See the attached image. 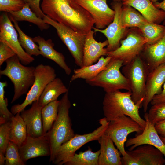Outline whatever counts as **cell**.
Returning <instances> with one entry per match:
<instances>
[{
  "label": "cell",
  "instance_id": "obj_22",
  "mask_svg": "<svg viewBox=\"0 0 165 165\" xmlns=\"http://www.w3.org/2000/svg\"><path fill=\"white\" fill-rule=\"evenodd\" d=\"M140 56L146 64L149 72L165 63V34L157 42L146 44Z\"/></svg>",
  "mask_w": 165,
  "mask_h": 165
},
{
  "label": "cell",
  "instance_id": "obj_2",
  "mask_svg": "<svg viewBox=\"0 0 165 165\" xmlns=\"http://www.w3.org/2000/svg\"><path fill=\"white\" fill-rule=\"evenodd\" d=\"M131 93L117 90L106 93L103 101L105 117L109 122L117 117L125 115L130 117L144 128L146 122L141 118L139 109L140 104H135L131 98Z\"/></svg>",
  "mask_w": 165,
  "mask_h": 165
},
{
  "label": "cell",
  "instance_id": "obj_23",
  "mask_svg": "<svg viewBox=\"0 0 165 165\" xmlns=\"http://www.w3.org/2000/svg\"><path fill=\"white\" fill-rule=\"evenodd\" d=\"M97 141L100 145L98 165H122L121 154L108 135L104 134Z\"/></svg>",
  "mask_w": 165,
  "mask_h": 165
},
{
  "label": "cell",
  "instance_id": "obj_11",
  "mask_svg": "<svg viewBox=\"0 0 165 165\" xmlns=\"http://www.w3.org/2000/svg\"><path fill=\"white\" fill-rule=\"evenodd\" d=\"M147 42L139 33L130 31L126 38L121 41L120 46L114 51L108 52L107 56L121 60L123 66L140 56Z\"/></svg>",
  "mask_w": 165,
  "mask_h": 165
},
{
  "label": "cell",
  "instance_id": "obj_21",
  "mask_svg": "<svg viewBox=\"0 0 165 165\" xmlns=\"http://www.w3.org/2000/svg\"><path fill=\"white\" fill-rule=\"evenodd\" d=\"M122 3L137 9L148 22L159 24L165 20V12L155 7L150 0H123Z\"/></svg>",
  "mask_w": 165,
  "mask_h": 165
},
{
  "label": "cell",
  "instance_id": "obj_5",
  "mask_svg": "<svg viewBox=\"0 0 165 165\" xmlns=\"http://www.w3.org/2000/svg\"><path fill=\"white\" fill-rule=\"evenodd\" d=\"M123 66L121 60L112 58L105 69L96 77L85 80L86 82L90 86L102 88L106 93L122 89L131 92L129 81L120 70Z\"/></svg>",
  "mask_w": 165,
  "mask_h": 165
},
{
  "label": "cell",
  "instance_id": "obj_29",
  "mask_svg": "<svg viewBox=\"0 0 165 165\" xmlns=\"http://www.w3.org/2000/svg\"><path fill=\"white\" fill-rule=\"evenodd\" d=\"M122 7L120 15L121 21L123 28H138L148 22L145 19L132 7L128 5Z\"/></svg>",
  "mask_w": 165,
  "mask_h": 165
},
{
  "label": "cell",
  "instance_id": "obj_28",
  "mask_svg": "<svg viewBox=\"0 0 165 165\" xmlns=\"http://www.w3.org/2000/svg\"><path fill=\"white\" fill-rule=\"evenodd\" d=\"M27 136L26 125L20 113H18L10 119L9 141L16 144L19 148L26 140Z\"/></svg>",
  "mask_w": 165,
  "mask_h": 165
},
{
  "label": "cell",
  "instance_id": "obj_36",
  "mask_svg": "<svg viewBox=\"0 0 165 165\" xmlns=\"http://www.w3.org/2000/svg\"><path fill=\"white\" fill-rule=\"evenodd\" d=\"M7 85L6 81L0 82V117L9 121L14 115L7 108L8 100L5 98L4 90Z\"/></svg>",
  "mask_w": 165,
  "mask_h": 165
},
{
  "label": "cell",
  "instance_id": "obj_25",
  "mask_svg": "<svg viewBox=\"0 0 165 165\" xmlns=\"http://www.w3.org/2000/svg\"><path fill=\"white\" fill-rule=\"evenodd\" d=\"M111 59L112 57L108 56L106 57L101 56L97 62L93 64L83 66L74 69L73 74L70 79V82L79 79L86 80L96 77L105 68Z\"/></svg>",
  "mask_w": 165,
  "mask_h": 165
},
{
  "label": "cell",
  "instance_id": "obj_32",
  "mask_svg": "<svg viewBox=\"0 0 165 165\" xmlns=\"http://www.w3.org/2000/svg\"><path fill=\"white\" fill-rule=\"evenodd\" d=\"M60 101H52L44 106L41 110L44 134L51 127L58 114Z\"/></svg>",
  "mask_w": 165,
  "mask_h": 165
},
{
  "label": "cell",
  "instance_id": "obj_17",
  "mask_svg": "<svg viewBox=\"0 0 165 165\" xmlns=\"http://www.w3.org/2000/svg\"><path fill=\"white\" fill-rule=\"evenodd\" d=\"M19 151L22 160L25 163L30 159L50 156L51 154L49 141L46 134L37 137L27 135L19 148Z\"/></svg>",
  "mask_w": 165,
  "mask_h": 165
},
{
  "label": "cell",
  "instance_id": "obj_4",
  "mask_svg": "<svg viewBox=\"0 0 165 165\" xmlns=\"http://www.w3.org/2000/svg\"><path fill=\"white\" fill-rule=\"evenodd\" d=\"M5 68L0 71V75L7 77L13 84L14 94L13 103L22 95L27 94L35 80V67L26 66L21 62L16 55L6 61Z\"/></svg>",
  "mask_w": 165,
  "mask_h": 165
},
{
  "label": "cell",
  "instance_id": "obj_26",
  "mask_svg": "<svg viewBox=\"0 0 165 165\" xmlns=\"http://www.w3.org/2000/svg\"><path fill=\"white\" fill-rule=\"evenodd\" d=\"M68 91V89L62 80L56 77L46 86L42 93L38 102L42 107L49 103L57 100L61 94Z\"/></svg>",
  "mask_w": 165,
  "mask_h": 165
},
{
  "label": "cell",
  "instance_id": "obj_18",
  "mask_svg": "<svg viewBox=\"0 0 165 165\" xmlns=\"http://www.w3.org/2000/svg\"><path fill=\"white\" fill-rule=\"evenodd\" d=\"M165 82V63L150 72L146 84L145 95L142 104L143 112L147 111L149 104L153 97L160 94Z\"/></svg>",
  "mask_w": 165,
  "mask_h": 165
},
{
  "label": "cell",
  "instance_id": "obj_16",
  "mask_svg": "<svg viewBox=\"0 0 165 165\" xmlns=\"http://www.w3.org/2000/svg\"><path fill=\"white\" fill-rule=\"evenodd\" d=\"M144 117L146 123L143 130L135 137L130 138L127 140L126 146H130L128 150H131L141 145H151L159 150L163 154L165 159V144L159 135L154 125L149 120L147 112L145 113Z\"/></svg>",
  "mask_w": 165,
  "mask_h": 165
},
{
  "label": "cell",
  "instance_id": "obj_12",
  "mask_svg": "<svg viewBox=\"0 0 165 165\" xmlns=\"http://www.w3.org/2000/svg\"><path fill=\"white\" fill-rule=\"evenodd\" d=\"M126 151L121 157L123 165H163L165 164L163 153L152 145L144 144Z\"/></svg>",
  "mask_w": 165,
  "mask_h": 165
},
{
  "label": "cell",
  "instance_id": "obj_45",
  "mask_svg": "<svg viewBox=\"0 0 165 165\" xmlns=\"http://www.w3.org/2000/svg\"><path fill=\"white\" fill-rule=\"evenodd\" d=\"M160 137L163 143L165 144V138H164L161 137Z\"/></svg>",
  "mask_w": 165,
  "mask_h": 165
},
{
  "label": "cell",
  "instance_id": "obj_3",
  "mask_svg": "<svg viewBox=\"0 0 165 165\" xmlns=\"http://www.w3.org/2000/svg\"><path fill=\"white\" fill-rule=\"evenodd\" d=\"M71 103L68 91L64 94L60 101L57 118L51 127L46 134L50 143L51 154L50 161L52 163L60 146L75 135L72 128L69 116Z\"/></svg>",
  "mask_w": 165,
  "mask_h": 165
},
{
  "label": "cell",
  "instance_id": "obj_33",
  "mask_svg": "<svg viewBox=\"0 0 165 165\" xmlns=\"http://www.w3.org/2000/svg\"><path fill=\"white\" fill-rule=\"evenodd\" d=\"M9 17L18 32L19 43L26 52L31 56H38L40 55L39 46L34 41L32 38L27 35L22 30L19 26L18 21L9 15Z\"/></svg>",
  "mask_w": 165,
  "mask_h": 165
},
{
  "label": "cell",
  "instance_id": "obj_38",
  "mask_svg": "<svg viewBox=\"0 0 165 165\" xmlns=\"http://www.w3.org/2000/svg\"><path fill=\"white\" fill-rule=\"evenodd\" d=\"M26 2L22 0H0V11L9 13L21 9Z\"/></svg>",
  "mask_w": 165,
  "mask_h": 165
},
{
  "label": "cell",
  "instance_id": "obj_46",
  "mask_svg": "<svg viewBox=\"0 0 165 165\" xmlns=\"http://www.w3.org/2000/svg\"><path fill=\"white\" fill-rule=\"evenodd\" d=\"M158 0H150V1L151 2L154 4V3H155V2H157V1H158Z\"/></svg>",
  "mask_w": 165,
  "mask_h": 165
},
{
  "label": "cell",
  "instance_id": "obj_20",
  "mask_svg": "<svg viewBox=\"0 0 165 165\" xmlns=\"http://www.w3.org/2000/svg\"><path fill=\"white\" fill-rule=\"evenodd\" d=\"M42 108L38 100L32 103L30 108L20 112L26 126L27 135L37 137L44 135L41 115Z\"/></svg>",
  "mask_w": 165,
  "mask_h": 165
},
{
  "label": "cell",
  "instance_id": "obj_27",
  "mask_svg": "<svg viewBox=\"0 0 165 165\" xmlns=\"http://www.w3.org/2000/svg\"><path fill=\"white\" fill-rule=\"evenodd\" d=\"M9 13V15L16 21H27L31 23L37 25L41 31L47 30L50 27V25L46 23L43 19L37 16L27 2L20 10Z\"/></svg>",
  "mask_w": 165,
  "mask_h": 165
},
{
  "label": "cell",
  "instance_id": "obj_44",
  "mask_svg": "<svg viewBox=\"0 0 165 165\" xmlns=\"http://www.w3.org/2000/svg\"><path fill=\"white\" fill-rule=\"evenodd\" d=\"M6 157L5 155L0 152V165H5Z\"/></svg>",
  "mask_w": 165,
  "mask_h": 165
},
{
  "label": "cell",
  "instance_id": "obj_15",
  "mask_svg": "<svg viewBox=\"0 0 165 165\" xmlns=\"http://www.w3.org/2000/svg\"><path fill=\"white\" fill-rule=\"evenodd\" d=\"M107 0H76L91 15L95 28H105L113 21L115 11L108 6Z\"/></svg>",
  "mask_w": 165,
  "mask_h": 165
},
{
  "label": "cell",
  "instance_id": "obj_10",
  "mask_svg": "<svg viewBox=\"0 0 165 165\" xmlns=\"http://www.w3.org/2000/svg\"><path fill=\"white\" fill-rule=\"evenodd\" d=\"M43 19L46 23L55 28L58 36L73 57L75 64L80 67H82L86 35L78 33L70 27L52 20L46 15Z\"/></svg>",
  "mask_w": 165,
  "mask_h": 165
},
{
  "label": "cell",
  "instance_id": "obj_14",
  "mask_svg": "<svg viewBox=\"0 0 165 165\" xmlns=\"http://www.w3.org/2000/svg\"><path fill=\"white\" fill-rule=\"evenodd\" d=\"M111 5L115 13L112 22L104 29L93 28L94 32L101 33L107 38L108 45L106 48L108 52L114 51L120 46L121 40L127 30V28L123 27L121 21L122 3L121 2L114 1L111 3Z\"/></svg>",
  "mask_w": 165,
  "mask_h": 165
},
{
  "label": "cell",
  "instance_id": "obj_24",
  "mask_svg": "<svg viewBox=\"0 0 165 165\" xmlns=\"http://www.w3.org/2000/svg\"><path fill=\"white\" fill-rule=\"evenodd\" d=\"M32 39L35 42L38 44L41 55L54 61L67 75H69L71 74L72 70L67 64L65 57L62 53L54 49V44L51 39L46 40L40 36L35 37Z\"/></svg>",
  "mask_w": 165,
  "mask_h": 165
},
{
  "label": "cell",
  "instance_id": "obj_13",
  "mask_svg": "<svg viewBox=\"0 0 165 165\" xmlns=\"http://www.w3.org/2000/svg\"><path fill=\"white\" fill-rule=\"evenodd\" d=\"M7 13L0 16V42L5 43L15 52L23 64L28 65L35 60L20 45L16 28Z\"/></svg>",
  "mask_w": 165,
  "mask_h": 165
},
{
  "label": "cell",
  "instance_id": "obj_35",
  "mask_svg": "<svg viewBox=\"0 0 165 165\" xmlns=\"http://www.w3.org/2000/svg\"><path fill=\"white\" fill-rule=\"evenodd\" d=\"M148 118L150 121L155 125L165 119V101L152 105L148 112Z\"/></svg>",
  "mask_w": 165,
  "mask_h": 165
},
{
  "label": "cell",
  "instance_id": "obj_47",
  "mask_svg": "<svg viewBox=\"0 0 165 165\" xmlns=\"http://www.w3.org/2000/svg\"><path fill=\"white\" fill-rule=\"evenodd\" d=\"M112 0L113 1H114L119 2H121L122 1H123V0Z\"/></svg>",
  "mask_w": 165,
  "mask_h": 165
},
{
  "label": "cell",
  "instance_id": "obj_30",
  "mask_svg": "<svg viewBox=\"0 0 165 165\" xmlns=\"http://www.w3.org/2000/svg\"><path fill=\"white\" fill-rule=\"evenodd\" d=\"M164 25L147 22L138 28L142 36L147 40L146 44H154L161 39L165 34Z\"/></svg>",
  "mask_w": 165,
  "mask_h": 165
},
{
  "label": "cell",
  "instance_id": "obj_39",
  "mask_svg": "<svg viewBox=\"0 0 165 165\" xmlns=\"http://www.w3.org/2000/svg\"><path fill=\"white\" fill-rule=\"evenodd\" d=\"M16 54L13 50L6 44L0 42V66L8 59Z\"/></svg>",
  "mask_w": 165,
  "mask_h": 165
},
{
  "label": "cell",
  "instance_id": "obj_31",
  "mask_svg": "<svg viewBox=\"0 0 165 165\" xmlns=\"http://www.w3.org/2000/svg\"><path fill=\"white\" fill-rule=\"evenodd\" d=\"M100 150L93 152L89 147L87 150L75 153L73 156L66 162L65 165H98Z\"/></svg>",
  "mask_w": 165,
  "mask_h": 165
},
{
  "label": "cell",
  "instance_id": "obj_9",
  "mask_svg": "<svg viewBox=\"0 0 165 165\" xmlns=\"http://www.w3.org/2000/svg\"><path fill=\"white\" fill-rule=\"evenodd\" d=\"M144 129L132 118L123 115L109 121L104 134L112 139L123 156L126 153L124 144L128 135L134 132L140 134Z\"/></svg>",
  "mask_w": 165,
  "mask_h": 165
},
{
  "label": "cell",
  "instance_id": "obj_7",
  "mask_svg": "<svg viewBox=\"0 0 165 165\" xmlns=\"http://www.w3.org/2000/svg\"><path fill=\"white\" fill-rule=\"evenodd\" d=\"M99 122L101 126L92 132L82 135L75 134L61 145L52 163L57 165H63L83 145L91 141L98 140L105 133L109 123L105 117L100 119Z\"/></svg>",
  "mask_w": 165,
  "mask_h": 165
},
{
  "label": "cell",
  "instance_id": "obj_48",
  "mask_svg": "<svg viewBox=\"0 0 165 165\" xmlns=\"http://www.w3.org/2000/svg\"><path fill=\"white\" fill-rule=\"evenodd\" d=\"M22 0L26 2H27V1H28V0Z\"/></svg>",
  "mask_w": 165,
  "mask_h": 165
},
{
  "label": "cell",
  "instance_id": "obj_41",
  "mask_svg": "<svg viewBox=\"0 0 165 165\" xmlns=\"http://www.w3.org/2000/svg\"><path fill=\"white\" fill-rule=\"evenodd\" d=\"M165 101V82L162 87L161 92L155 95L153 97L150 102L151 104L153 105Z\"/></svg>",
  "mask_w": 165,
  "mask_h": 165
},
{
  "label": "cell",
  "instance_id": "obj_19",
  "mask_svg": "<svg viewBox=\"0 0 165 165\" xmlns=\"http://www.w3.org/2000/svg\"><path fill=\"white\" fill-rule=\"evenodd\" d=\"M94 32L90 31L86 36L83 51V66L93 64L97 62L101 56H107L108 51L105 47L107 46V40L98 42L94 36ZM82 66V67H83Z\"/></svg>",
  "mask_w": 165,
  "mask_h": 165
},
{
  "label": "cell",
  "instance_id": "obj_43",
  "mask_svg": "<svg viewBox=\"0 0 165 165\" xmlns=\"http://www.w3.org/2000/svg\"><path fill=\"white\" fill-rule=\"evenodd\" d=\"M153 4L157 8L161 9L165 12V0H163L161 2H157Z\"/></svg>",
  "mask_w": 165,
  "mask_h": 165
},
{
  "label": "cell",
  "instance_id": "obj_34",
  "mask_svg": "<svg viewBox=\"0 0 165 165\" xmlns=\"http://www.w3.org/2000/svg\"><path fill=\"white\" fill-rule=\"evenodd\" d=\"M6 165H25L26 163L20 155L19 147L15 143L9 141L6 153Z\"/></svg>",
  "mask_w": 165,
  "mask_h": 165
},
{
  "label": "cell",
  "instance_id": "obj_6",
  "mask_svg": "<svg viewBox=\"0 0 165 165\" xmlns=\"http://www.w3.org/2000/svg\"><path fill=\"white\" fill-rule=\"evenodd\" d=\"M149 72L146 64L140 55L122 67V73L129 81L131 98L136 104L139 103L142 105Z\"/></svg>",
  "mask_w": 165,
  "mask_h": 165
},
{
  "label": "cell",
  "instance_id": "obj_40",
  "mask_svg": "<svg viewBox=\"0 0 165 165\" xmlns=\"http://www.w3.org/2000/svg\"><path fill=\"white\" fill-rule=\"evenodd\" d=\"M40 0H28L27 3L31 10L37 16L43 19L46 15L43 13L40 7Z\"/></svg>",
  "mask_w": 165,
  "mask_h": 165
},
{
  "label": "cell",
  "instance_id": "obj_1",
  "mask_svg": "<svg viewBox=\"0 0 165 165\" xmlns=\"http://www.w3.org/2000/svg\"><path fill=\"white\" fill-rule=\"evenodd\" d=\"M41 8L52 20L80 34L86 35L94 24L90 14L76 0H42Z\"/></svg>",
  "mask_w": 165,
  "mask_h": 165
},
{
  "label": "cell",
  "instance_id": "obj_42",
  "mask_svg": "<svg viewBox=\"0 0 165 165\" xmlns=\"http://www.w3.org/2000/svg\"><path fill=\"white\" fill-rule=\"evenodd\" d=\"M154 126L160 136L165 138V119L156 123Z\"/></svg>",
  "mask_w": 165,
  "mask_h": 165
},
{
  "label": "cell",
  "instance_id": "obj_8",
  "mask_svg": "<svg viewBox=\"0 0 165 165\" xmlns=\"http://www.w3.org/2000/svg\"><path fill=\"white\" fill-rule=\"evenodd\" d=\"M35 80L27 94L24 101L21 104L13 105L10 111L15 115L20 113L29 105L38 101L46 86L56 77L55 70L52 66L40 64L35 67Z\"/></svg>",
  "mask_w": 165,
  "mask_h": 165
},
{
  "label": "cell",
  "instance_id": "obj_37",
  "mask_svg": "<svg viewBox=\"0 0 165 165\" xmlns=\"http://www.w3.org/2000/svg\"><path fill=\"white\" fill-rule=\"evenodd\" d=\"M10 120L0 125V152L5 155L9 141Z\"/></svg>",
  "mask_w": 165,
  "mask_h": 165
}]
</instances>
